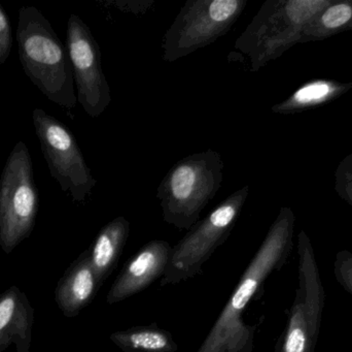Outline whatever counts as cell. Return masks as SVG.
<instances>
[{
  "label": "cell",
  "instance_id": "13",
  "mask_svg": "<svg viewBox=\"0 0 352 352\" xmlns=\"http://www.w3.org/2000/svg\"><path fill=\"white\" fill-rule=\"evenodd\" d=\"M34 310L26 295L10 287L0 296V352L14 344L16 352L30 351Z\"/></svg>",
  "mask_w": 352,
  "mask_h": 352
},
{
  "label": "cell",
  "instance_id": "7",
  "mask_svg": "<svg viewBox=\"0 0 352 352\" xmlns=\"http://www.w3.org/2000/svg\"><path fill=\"white\" fill-rule=\"evenodd\" d=\"M248 0H188L163 39V60L173 62L228 34Z\"/></svg>",
  "mask_w": 352,
  "mask_h": 352
},
{
  "label": "cell",
  "instance_id": "8",
  "mask_svg": "<svg viewBox=\"0 0 352 352\" xmlns=\"http://www.w3.org/2000/svg\"><path fill=\"white\" fill-rule=\"evenodd\" d=\"M38 205L30 153L20 141L0 178V246L6 253L10 254L32 233Z\"/></svg>",
  "mask_w": 352,
  "mask_h": 352
},
{
  "label": "cell",
  "instance_id": "15",
  "mask_svg": "<svg viewBox=\"0 0 352 352\" xmlns=\"http://www.w3.org/2000/svg\"><path fill=\"white\" fill-rule=\"evenodd\" d=\"M352 87L351 83L334 82L329 80H316L306 83L285 101L272 107V112L279 115L301 113L340 97Z\"/></svg>",
  "mask_w": 352,
  "mask_h": 352
},
{
  "label": "cell",
  "instance_id": "9",
  "mask_svg": "<svg viewBox=\"0 0 352 352\" xmlns=\"http://www.w3.org/2000/svg\"><path fill=\"white\" fill-rule=\"evenodd\" d=\"M32 119L52 177L74 202H86L97 181L85 161L76 136L67 126L43 110L35 109Z\"/></svg>",
  "mask_w": 352,
  "mask_h": 352
},
{
  "label": "cell",
  "instance_id": "16",
  "mask_svg": "<svg viewBox=\"0 0 352 352\" xmlns=\"http://www.w3.org/2000/svg\"><path fill=\"white\" fill-rule=\"evenodd\" d=\"M111 342L123 352H177L170 332L158 324L132 327L111 334Z\"/></svg>",
  "mask_w": 352,
  "mask_h": 352
},
{
  "label": "cell",
  "instance_id": "2",
  "mask_svg": "<svg viewBox=\"0 0 352 352\" xmlns=\"http://www.w3.org/2000/svg\"><path fill=\"white\" fill-rule=\"evenodd\" d=\"M19 57L26 76L50 101L68 112L78 103L67 48L34 6H23L16 28Z\"/></svg>",
  "mask_w": 352,
  "mask_h": 352
},
{
  "label": "cell",
  "instance_id": "6",
  "mask_svg": "<svg viewBox=\"0 0 352 352\" xmlns=\"http://www.w3.org/2000/svg\"><path fill=\"white\" fill-rule=\"evenodd\" d=\"M299 283L287 324L277 341L275 352H316L326 293L314 245L305 231L298 235Z\"/></svg>",
  "mask_w": 352,
  "mask_h": 352
},
{
  "label": "cell",
  "instance_id": "4",
  "mask_svg": "<svg viewBox=\"0 0 352 352\" xmlns=\"http://www.w3.org/2000/svg\"><path fill=\"white\" fill-rule=\"evenodd\" d=\"M223 178V158L212 149L178 161L157 189L165 222L179 231H188L217 196Z\"/></svg>",
  "mask_w": 352,
  "mask_h": 352
},
{
  "label": "cell",
  "instance_id": "17",
  "mask_svg": "<svg viewBox=\"0 0 352 352\" xmlns=\"http://www.w3.org/2000/svg\"><path fill=\"white\" fill-rule=\"evenodd\" d=\"M334 275L340 287L352 296V252L341 250L336 254Z\"/></svg>",
  "mask_w": 352,
  "mask_h": 352
},
{
  "label": "cell",
  "instance_id": "20",
  "mask_svg": "<svg viewBox=\"0 0 352 352\" xmlns=\"http://www.w3.org/2000/svg\"><path fill=\"white\" fill-rule=\"evenodd\" d=\"M12 45V27L3 8L0 6V64L8 60Z\"/></svg>",
  "mask_w": 352,
  "mask_h": 352
},
{
  "label": "cell",
  "instance_id": "18",
  "mask_svg": "<svg viewBox=\"0 0 352 352\" xmlns=\"http://www.w3.org/2000/svg\"><path fill=\"white\" fill-rule=\"evenodd\" d=\"M335 177L337 194L352 206V154L341 161Z\"/></svg>",
  "mask_w": 352,
  "mask_h": 352
},
{
  "label": "cell",
  "instance_id": "12",
  "mask_svg": "<svg viewBox=\"0 0 352 352\" xmlns=\"http://www.w3.org/2000/svg\"><path fill=\"white\" fill-rule=\"evenodd\" d=\"M101 287L91 264L89 250H86L72 262L58 282L56 303L64 316L76 318L92 303Z\"/></svg>",
  "mask_w": 352,
  "mask_h": 352
},
{
  "label": "cell",
  "instance_id": "5",
  "mask_svg": "<svg viewBox=\"0 0 352 352\" xmlns=\"http://www.w3.org/2000/svg\"><path fill=\"white\" fill-rule=\"evenodd\" d=\"M248 194V185L236 190L188 229L173 247L168 268L161 279V287L178 284L201 274L205 262L231 235Z\"/></svg>",
  "mask_w": 352,
  "mask_h": 352
},
{
  "label": "cell",
  "instance_id": "19",
  "mask_svg": "<svg viewBox=\"0 0 352 352\" xmlns=\"http://www.w3.org/2000/svg\"><path fill=\"white\" fill-rule=\"evenodd\" d=\"M105 6H111L123 12L146 14L155 4L154 0H103Z\"/></svg>",
  "mask_w": 352,
  "mask_h": 352
},
{
  "label": "cell",
  "instance_id": "14",
  "mask_svg": "<svg viewBox=\"0 0 352 352\" xmlns=\"http://www.w3.org/2000/svg\"><path fill=\"white\" fill-rule=\"evenodd\" d=\"M129 234V221L125 217H117L99 231L89 248L91 264L101 285L117 268Z\"/></svg>",
  "mask_w": 352,
  "mask_h": 352
},
{
  "label": "cell",
  "instance_id": "1",
  "mask_svg": "<svg viewBox=\"0 0 352 352\" xmlns=\"http://www.w3.org/2000/svg\"><path fill=\"white\" fill-rule=\"evenodd\" d=\"M295 225L293 210L283 207L197 352H223L250 332L252 326L244 324L242 315L268 277L280 270L289 260L294 247Z\"/></svg>",
  "mask_w": 352,
  "mask_h": 352
},
{
  "label": "cell",
  "instance_id": "21",
  "mask_svg": "<svg viewBox=\"0 0 352 352\" xmlns=\"http://www.w3.org/2000/svg\"><path fill=\"white\" fill-rule=\"evenodd\" d=\"M256 327L252 326L250 332L238 341L233 346L229 347L223 352H252L254 351V338Z\"/></svg>",
  "mask_w": 352,
  "mask_h": 352
},
{
  "label": "cell",
  "instance_id": "3",
  "mask_svg": "<svg viewBox=\"0 0 352 352\" xmlns=\"http://www.w3.org/2000/svg\"><path fill=\"white\" fill-rule=\"evenodd\" d=\"M332 0H267L234 49L248 58L252 72H258L271 60L303 41L310 23Z\"/></svg>",
  "mask_w": 352,
  "mask_h": 352
},
{
  "label": "cell",
  "instance_id": "10",
  "mask_svg": "<svg viewBox=\"0 0 352 352\" xmlns=\"http://www.w3.org/2000/svg\"><path fill=\"white\" fill-rule=\"evenodd\" d=\"M66 48L78 101L90 117H99L111 105V86L103 72L100 47L88 25L76 14L68 19Z\"/></svg>",
  "mask_w": 352,
  "mask_h": 352
},
{
  "label": "cell",
  "instance_id": "11",
  "mask_svg": "<svg viewBox=\"0 0 352 352\" xmlns=\"http://www.w3.org/2000/svg\"><path fill=\"white\" fill-rule=\"evenodd\" d=\"M171 253L173 246L168 242L164 240L148 242L124 265L107 293V304L121 303L164 276Z\"/></svg>",
  "mask_w": 352,
  "mask_h": 352
}]
</instances>
